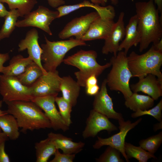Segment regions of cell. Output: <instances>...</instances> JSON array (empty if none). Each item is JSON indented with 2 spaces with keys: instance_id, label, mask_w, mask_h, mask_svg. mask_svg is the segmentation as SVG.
Listing matches in <instances>:
<instances>
[{
  "instance_id": "38",
  "label": "cell",
  "mask_w": 162,
  "mask_h": 162,
  "mask_svg": "<svg viewBox=\"0 0 162 162\" xmlns=\"http://www.w3.org/2000/svg\"><path fill=\"white\" fill-rule=\"evenodd\" d=\"M49 4L52 7L57 8L65 4L64 0H47Z\"/></svg>"
},
{
  "instance_id": "6",
  "label": "cell",
  "mask_w": 162,
  "mask_h": 162,
  "mask_svg": "<svg viewBox=\"0 0 162 162\" xmlns=\"http://www.w3.org/2000/svg\"><path fill=\"white\" fill-rule=\"evenodd\" d=\"M46 43L41 45L43 52L41 60L47 71L56 70L58 67L63 62L67 53L78 46L86 45L84 41L70 38L69 40L51 41L44 36Z\"/></svg>"
},
{
  "instance_id": "19",
  "label": "cell",
  "mask_w": 162,
  "mask_h": 162,
  "mask_svg": "<svg viewBox=\"0 0 162 162\" xmlns=\"http://www.w3.org/2000/svg\"><path fill=\"white\" fill-rule=\"evenodd\" d=\"M48 137L57 149H61L65 154H76L82 150L85 145L83 142H74L72 138L60 134L51 132L48 134Z\"/></svg>"
},
{
  "instance_id": "11",
  "label": "cell",
  "mask_w": 162,
  "mask_h": 162,
  "mask_svg": "<svg viewBox=\"0 0 162 162\" xmlns=\"http://www.w3.org/2000/svg\"><path fill=\"white\" fill-rule=\"evenodd\" d=\"M57 96L50 95L34 97L32 101L34 103L43 111L50 123L51 128L55 130H61L65 132L69 129L57 109L55 98Z\"/></svg>"
},
{
  "instance_id": "4",
  "label": "cell",
  "mask_w": 162,
  "mask_h": 162,
  "mask_svg": "<svg viewBox=\"0 0 162 162\" xmlns=\"http://www.w3.org/2000/svg\"><path fill=\"white\" fill-rule=\"evenodd\" d=\"M128 65L133 77L139 79L148 74L157 77L162 82V52L156 50L153 46L147 52L139 55L132 51L127 56Z\"/></svg>"
},
{
  "instance_id": "46",
  "label": "cell",
  "mask_w": 162,
  "mask_h": 162,
  "mask_svg": "<svg viewBox=\"0 0 162 162\" xmlns=\"http://www.w3.org/2000/svg\"><path fill=\"white\" fill-rule=\"evenodd\" d=\"M162 121L160 122L159 123H157L153 126V130L154 131H157L159 129H161L162 128Z\"/></svg>"
},
{
  "instance_id": "29",
  "label": "cell",
  "mask_w": 162,
  "mask_h": 162,
  "mask_svg": "<svg viewBox=\"0 0 162 162\" xmlns=\"http://www.w3.org/2000/svg\"><path fill=\"white\" fill-rule=\"evenodd\" d=\"M0 2L7 3L10 10L17 9L21 17L32 11L38 3L37 0H0Z\"/></svg>"
},
{
  "instance_id": "30",
  "label": "cell",
  "mask_w": 162,
  "mask_h": 162,
  "mask_svg": "<svg viewBox=\"0 0 162 162\" xmlns=\"http://www.w3.org/2000/svg\"><path fill=\"white\" fill-rule=\"evenodd\" d=\"M90 7L94 9L98 13L100 12L102 6L98 4H94L88 0L71 5H62L56 8L58 12V18L65 16L70 13L82 7Z\"/></svg>"
},
{
  "instance_id": "28",
  "label": "cell",
  "mask_w": 162,
  "mask_h": 162,
  "mask_svg": "<svg viewBox=\"0 0 162 162\" xmlns=\"http://www.w3.org/2000/svg\"><path fill=\"white\" fill-rule=\"evenodd\" d=\"M20 16L17 9L10 10L4 17V22L0 30V40L9 38L14 30L18 17Z\"/></svg>"
},
{
  "instance_id": "33",
  "label": "cell",
  "mask_w": 162,
  "mask_h": 162,
  "mask_svg": "<svg viewBox=\"0 0 162 162\" xmlns=\"http://www.w3.org/2000/svg\"><path fill=\"white\" fill-rule=\"evenodd\" d=\"M120 152L117 149L108 146L104 152L98 158L95 159L98 162H124L121 157Z\"/></svg>"
},
{
  "instance_id": "23",
  "label": "cell",
  "mask_w": 162,
  "mask_h": 162,
  "mask_svg": "<svg viewBox=\"0 0 162 162\" xmlns=\"http://www.w3.org/2000/svg\"><path fill=\"white\" fill-rule=\"evenodd\" d=\"M125 99L126 106L134 112L139 110H148L152 108L154 104V100L150 96L136 92H133L130 97Z\"/></svg>"
},
{
  "instance_id": "20",
  "label": "cell",
  "mask_w": 162,
  "mask_h": 162,
  "mask_svg": "<svg viewBox=\"0 0 162 162\" xmlns=\"http://www.w3.org/2000/svg\"><path fill=\"white\" fill-rule=\"evenodd\" d=\"M138 19L136 14L132 16L125 27L124 39L120 44L118 51H122L127 54L133 46H136L139 43L140 37L137 26Z\"/></svg>"
},
{
  "instance_id": "21",
  "label": "cell",
  "mask_w": 162,
  "mask_h": 162,
  "mask_svg": "<svg viewBox=\"0 0 162 162\" xmlns=\"http://www.w3.org/2000/svg\"><path fill=\"white\" fill-rule=\"evenodd\" d=\"M80 86L70 76L62 77L60 89L62 97L72 106L76 104L80 91Z\"/></svg>"
},
{
  "instance_id": "45",
  "label": "cell",
  "mask_w": 162,
  "mask_h": 162,
  "mask_svg": "<svg viewBox=\"0 0 162 162\" xmlns=\"http://www.w3.org/2000/svg\"><path fill=\"white\" fill-rule=\"evenodd\" d=\"M9 139L7 136L2 131L0 128V143L6 142Z\"/></svg>"
},
{
  "instance_id": "10",
  "label": "cell",
  "mask_w": 162,
  "mask_h": 162,
  "mask_svg": "<svg viewBox=\"0 0 162 162\" xmlns=\"http://www.w3.org/2000/svg\"><path fill=\"white\" fill-rule=\"evenodd\" d=\"M62 80L57 70L43 74L32 84L28 86L33 97L50 95L57 96L60 91Z\"/></svg>"
},
{
  "instance_id": "48",
  "label": "cell",
  "mask_w": 162,
  "mask_h": 162,
  "mask_svg": "<svg viewBox=\"0 0 162 162\" xmlns=\"http://www.w3.org/2000/svg\"><path fill=\"white\" fill-rule=\"evenodd\" d=\"M119 0H110L112 3L114 5H116L118 4Z\"/></svg>"
},
{
  "instance_id": "15",
  "label": "cell",
  "mask_w": 162,
  "mask_h": 162,
  "mask_svg": "<svg viewBox=\"0 0 162 162\" xmlns=\"http://www.w3.org/2000/svg\"><path fill=\"white\" fill-rule=\"evenodd\" d=\"M38 31L35 28L29 30L25 38L21 40L18 44L19 51L27 49L29 57L42 70L44 74L47 72L44 68L41 63V57L42 50L39 45Z\"/></svg>"
},
{
  "instance_id": "14",
  "label": "cell",
  "mask_w": 162,
  "mask_h": 162,
  "mask_svg": "<svg viewBox=\"0 0 162 162\" xmlns=\"http://www.w3.org/2000/svg\"><path fill=\"white\" fill-rule=\"evenodd\" d=\"M106 85L105 79L102 82L100 90L94 96L93 110L109 118L115 119L118 122L124 120L122 114L116 112L114 109L113 103L108 93Z\"/></svg>"
},
{
  "instance_id": "16",
  "label": "cell",
  "mask_w": 162,
  "mask_h": 162,
  "mask_svg": "<svg viewBox=\"0 0 162 162\" xmlns=\"http://www.w3.org/2000/svg\"><path fill=\"white\" fill-rule=\"evenodd\" d=\"M124 13L121 12L118 20L115 22L108 36L105 39L104 45L102 49V52L105 55L109 53H113L116 56L118 51L120 42L124 38L125 27L124 21Z\"/></svg>"
},
{
  "instance_id": "31",
  "label": "cell",
  "mask_w": 162,
  "mask_h": 162,
  "mask_svg": "<svg viewBox=\"0 0 162 162\" xmlns=\"http://www.w3.org/2000/svg\"><path fill=\"white\" fill-rule=\"evenodd\" d=\"M162 142V131L158 134L141 140L140 146L149 153L154 154L158 150Z\"/></svg>"
},
{
  "instance_id": "24",
  "label": "cell",
  "mask_w": 162,
  "mask_h": 162,
  "mask_svg": "<svg viewBox=\"0 0 162 162\" xmlns=\"http://www.w3.org/2000/svg\"><path fill=\"white\" fill-rule=\"evenodd\" d=\"M0 128L8 139L13 140L19 137V126L15 118L12 115L7 114L0 116Z\"/></svg>"
},
{
  "instance_id": "41",
  "label": "cell",
  "mask_w": 162,
  "mask_h": 162,
  "mask_svg": "<svg viewBox=\"0 0 162 162\" xmlns=\"http://www.w3.org/2000/svg\"><path fill=\"white\" fill-rule=\"evenodd\" d=\"M4 4L0 2V17H4L9 13Z\"/></svg>"
},
{
  "instance_id": "39",
  "label": "cell",
  "mask_w": 162,
  "mask_h": 162,
  "mask_svg": "<svg viewBox=\"0 0 162 162\" xmlns=\"http://www.w3.org/2000/svg\"><path fill=\"white\" fill-rule=\"evenodd\" d=\"M10 58L8 53H0V73H2L4 67L3 64Z\"/></svg>"
},
{
  "instance_id": "43",
  "label": "cell",
  "mask_w": 162,
  "mask_h": 162,
  "mask_svg": "<svg viewBox=\"0 0 162 162\" xmlns=\"http://www.w3.org/2000/svg\"><path fill=\"white\" fill-rule=\"evenodd\" d=\"M92 3L98 5H101L103 6L105 5L107 2V0H90Z\"/></svg>"
},
{
  "instance_id": "17",
  "label": "cell",
  "mask_w": 162,
  "mask_h": 162,
  "mask_svg": "<svg viewBox=\"0 0 162 162\" xmlns=\"http://www.w3.org/2000/svg\"><path fill=\"white\" fill-rule=\"evenodd\" d=\"M114 17L100 16L94 20L80 40L83 41L105 40L110 34L115 23Z\"/></svg>"
},
{
  "instance_id": "18",
  "label": "cell",
  "mask_w": 162,
  "mask_h": 162,
  "mask_svg": "<svg viewBox=\"0 0 162 162\" xmlns=\"http://www.w3.org/2000/svg\"><path fill=\"white\" fill-rule=\"evenodd\" d=\"M130 87L133 92H142L154 100H157L162 96V82L152 74H148L139 79L138 82L131 85Z\"/></svg>"
},
{
  "instance_id": "47",
  "label": "cell",
  "mask_w": 162,
  "mask_h": 162,
  "mask_svg": "<svg viewBox=\"0 0 162 162\" xmlns=\"http://www.w3.org/2000/svg\"><path fill=\"white\" fill-rule=\"evenodd\" d=\"M2 100H0V116L8 113L6 110L3 111L0 109L2 106Z\"/></svg>"
},
{
  "instance_id": "12",
  "label": "cell",
  "mask_w": 162,
  "mask_h": 162,
  "mask_svg": "<svg viewBox=\"0 0 162 162\" xmlns=\"http://www.w3.org/2000/svg\"><path fill=\"white\" fill-rule=\"evenodd\" d=\"M99 16V14L96 11L73 19L59 32V38L65 39L74 36L75 39L80 40L92 22Z\"/></svg>"
},
{
  "instance_id": "44",
  "label": "cell",
  "mask_w": 162,
  "mask_h": 162,
  "mask_svg": "<svg viewBox=\"0 0 162 162\" xmlns=\"http://www.w3.org/2000/svg\"><path fill=\"white\" fill-rule=\"evenodd\" d=\"M154 3L157 6V9L162 15V0H154Z\"/></svg>"
},
{
  "instance_id": "1",
  "label": "cell",
  "mask_w": 162,
  "mask_h": 162,
  "mask_svg": "<svg viewBox=\"0 0 162 162\" xmlns=\"http://www.w3.org/2000/svg\"><path fill=\"white\" fill-rule=\"evenodd\" d=\"M135 6L140 37L139 50L141 52L151 43L155 44L162 38V28L159 11L154 0L138 2Z\"/></svg>"
},
{
  "instance_id": "26",
  "label": "cell",
  "mask_w": 162,
  "mask_h": 162,
  "mask_svg": "<svg viewBox=\"0 0 162 162\" xmlns=\"http://www.w3.org/2000/svg\"><path fill=\"white\" fill-rule=\"evenodd\" d=\"M124 149L128 159L134 158L139 162H147L151 158L157 159L154 154L146 151L140 146H136L130 143L125 142Z\"/></svg>"
},
{
  "instance_id": "2",
  "label": "cell",
  "mask_w": 162,
  "mask_h": 162,
  "mask_svg": "<svg viewBox=\"0 0 162 162\" xmlns=\"http://www.w3.org/2000/svg\"><path fill=\"white\" fill-rule=\"evenodd\" d=\"M5 103L7 105V113L15 118L22 132L51 128L44 112L34 102L15 101Z\"/></svg>"
},
{
  "instance_id": "35",
  "label": "cell",
  "mask_w": 162,
  "mask_h": 162,
  "mask_svg": "<svg viewBox=\"0 0 162 162\" xmlns=\"http://www.w3.org/2000/svg\"><path fill=\"white\" fill-rule=\"evenodd\" d=\"M54 155V157L50 162H72L76 154L62 153L59 149H56Z\"/></svg>"
},
{
  "instance_id": "3",
  "label": "cell",
  "mask_w": 162,
  "mask_h": 162,
  "mask_svg": "<svg viewBox=\"0 0 162 162\" xmlns=\"http://www.w3.org/2000/svg\"><path fill=\"white\" fill-rule=\"evenodd\" d=\"M97 53L94 50H81L76 53L64 59L65 64L75 67L79 70L74 73L77 82L80 86L85 87L87 79L95 75L98 77L106 69L111 66V63L101 65L97 62Z\"/></svg>"
},
{
  "instance_id": "5",
  "label": "cell",
  "mask_w": 162,
  "mask_h": 162,
  "mask_svg": "<svg viewBox=\"0 0 162 162\" xmlns=\"http://www.w3.org/2000/svg\"><path fill=\"white\" fill-rule=\"evenodd\" d=\"M110 62L112 67L106 79L107 85L110 90L121 92L126 99L133 93L129 85L133 75L128 67L127 54L124 51H119Z\"/></svg>"
},
{
  "instance_id": "40",
  "label": "cell",
  "mask_w": 162,
  "mask_h": 162,
  "mask_svg": "<svg viewBox=\"0 0 162 162\" xmlns=\"http://www.w3.org/2000/svg\"><path fill=\"white\" fill-rule=\"evenodd\" d=\"M97 77L94 75L89 76L86 80L85 87H87L97 84Z\"/></svg>"
},
{
  "instance_id": "25",
  "label": "cell",
  "mask_w": 162,
  "mask_h": 162,
  "mask_svg": "<svg viewBox=\"0 0 162 162\" xmlns=\"http://www.w3.org/2000/svg\"><path fill=\"white\" fill-rule=\"evenodd\" d=\"M34 147L36 162H47L51 156L54 154L57 149L48 137L36 143Z\"/></svg>"
},
{
  "instance_id": "42",
  "label": "cell",
  "mask_w": 162,
  "mask_h": 162,
  "mask_svg": "<svg viewBox=\"0 0 162 162\" xmlns=\"http://www.w3.org/2000/svg\"><path fill=\"white\" fill-rule=\"evenodd\" d=\"M156 50L162 52V38L157 43L153 44L152 45Z\"/></svg>"
},
{
  "instance_id": "13",
  "label": "cell",
  "mask_w": 162,
  "mask_h": 162,
  "mask_svg": "<svg viewBox=\"0 0 162 162\" xmlns=\"http://www.w3.org/2000/svg\"><path fill=\"white\" fill-rule=\"evenodd\" d=\"M86 124L82 132V136L84 139L94 137L102 130H106L110 133L118 129L117 127L107 117L93 109L90 111Z\"/></svg>"
},
{
  "instance_id": "22",
  "label": "cell",
  "mask_w": 162,
  "mask_h": 162,
  "mask_svg": "<svg viewBox=\"0 0 162 162\" xmlns=\"http://www.w3.org/2000/svg\"><path fill=\"white\" fill-rule=\"evenodd\" d=\"M33 62L28 56L24 58L17 55L12 58L8 66L4 67L2 73L6 75L17 76L23 73Z\"/></svg>"
},
{
  "instance_id": "37",
  "label": "cell",
  "mask_w": 162,
  "mask_h": 162,
  "mask_svg": "<svg viewBox=\"0 0 162 162\" xmlns=\"http://www.w3.org/2000/svg\"><path fill=\"white\" fill-rule=\"evenodd\" d=\"M86 94L90 96H94L99 92L100 89L97 84L86 87Z\"/></svg>"
},
{
  "instance_id": "8",
  "label": "cell",
  "mask_w": 162,
  "mask_h": 162,
  "mask_svg": "<svg viewBox=\"0 0 162 162\" xmlns=\"http://www.w3.org/2000/svg\"><path fill=\"white\" fill-rule=\"evenodd\" d=\"M58 15L57 10H51L45 6L39 5L37 9L25 15L23 19L17 20L16 27H35L44 31L49 35H52L50 26L54 20L58 18Z\"/></svg>"
},
{
  "instance_id": "7",
  "label": "cell",
  "mask_w": 162,
  "mask_h": 162,
  "mask_svg": "<svg viewBox=\"0 0 162 162\" xmlns=\"http://www.w3.org/2000/svg\"><path fill=\"white\" fill-rule=\"evenodd\" d=\"M0 94L5 103L32 101L33 97L29 87L23 85L16 76L0 74Z\"/></svg>"
},
{
  "instance_id": "32",
  "label": "cell",
  "mask_w": 162,
  "mask_h": 162,
  "mask_svg": "<svg viewBox=\"0 0 162 162\" xmlns=\"http://www.w3.org/2000/svg\"><path fill=\"white\" fill-rule=\"evenodd\" d=\"M55 102L59 109V112L62 118L67 125L69 127L72 123L71 119V113L72 106L62 97H56Z\"/></svg>"
},
{
  "instance_id": "9",
  "label": "cell",
  "mask_w": 162,
  "mask_h": 162,
  "mask_svg": "<svg viewBox=\"0 0 162 162\" xmlns=\"http://www.w3.org/2000/svg\"><path fill=\"white\" fill-rule=\"evenodd\" d=\"M142 120V118H140L133 122L129 120L118 122L120 130L119 132L107 138H103L98 136V140L93 146V148L99 149L104 146L112 147L120 152L127 162H129L124 149L125 138L128 132L134 128Z\"/></svg>"
},
{
  "instance_id": "36",
  "label": "cell",
  "mask_w": 162,
  "mask_h": 162,
  "mask_svg": "<svg viewBox=\"0 0 162 162\" xmlns=\"http://www.w3.org/2000/svg\"><path fill=\"white\" fill-rule=\"evenodd\" d=\"M5 142L0 143V162H10L9 156L5 151Z\"/></svg>"
},
{
  "instance_id": "34",
  "label": "cell",
  "mask_w": 162,
  "mask_h": 162,
  "mask_svg": "<svg viewBox=\"0 0 162 162\" xmlns=\"http://www.w3.org/2000/svg\"><path fill=\"white\" fill-rule=\"evenodd\" d=\"M162 99L154 107L148 110H138L131 114L132 118H135L144 115L151 116L159 122L162 121Z\"/></svg>"
},
{
  "instance_id": "27",
  "label": "cell",
  "mask_w": 162,
  "mask_h": 162,
  "mask_svg": "<svg viewBox=\"0 0 162 162\" xmlns=\"http://www.w3.org/2000/svg\"><path fill=\"white\" fill-rule=\"evenodd\" d=\"M44 74L39 67L33 62L27 68L25 71L16 76L23 85L29 86Z\"/></svg>"
}]
</instances>
